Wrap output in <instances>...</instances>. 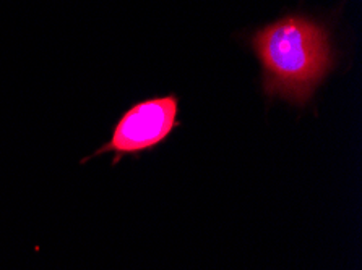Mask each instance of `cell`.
<instances>
[{
    "label": "cell",
    "instance_id": "6da1fadb",
    "mask_svg": "<svg viewBox=\"0 0 362 270\" xmlns=\"http://www.w3.org/2000/svg\"><path fill=\"white\" fill-rule=\"evenodd\" d=\"M252 47L263 68V91L304 107L333 67L327 27L300 15H288L262 27Z\"/></svg>",
    "mask_w": 362,
    "mask_h": 270
},
{
    "label": "cell",
    "instance_id": "7a4b0ae2",
    "mask_svg": "<svg viewBox=\"0 0 362 270\" xmlns=\"http://www.w3.org/2000/svg\"><path fill=\"white\" fill-rule=\"evenodd\" d=\"M179 99L174 94L151 97L125 110L114 126L111 140L103 145L83 164L101 154L112 152V165H117L124 156H139L141 152L163 145L180 125Z\"/></svg>",
    "mask_w": 362,
    "mask_h": 270
}]
</instances>
